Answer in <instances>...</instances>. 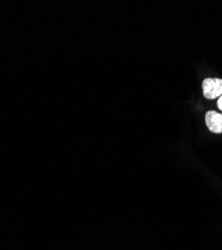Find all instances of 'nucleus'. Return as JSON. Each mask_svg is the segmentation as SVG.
<instances>
[{"mask_svg": "<svg viewBox=\"0 0 222 250\" xmlns=\"http://www.w3.org/2000/svg\"><path fill=\"white\" fill-rule=\"evenodd\" d=\"M203 95L207 99H215L222 95V79L206 78L202 82Z\"/></svg>", "mask_w": 222, "mask_h": 250, "instance_id": "f257e3e1", "label": "nucleus"}, {"mask_svg": "<svg viewBox=\"0 0 222 250\" xmlns=\"http://www.w3.org/2000/svg\"><path fill=\"white\" fill-rule=\"evenodd\" d=\"M205 123L207 128L216 134L222 133V114L214 110H209L205 114Z\"/></svg>", "mask_w": 222, "mask_h": 250, "instance_id": "f03ea898", "label": "nucleus"}, {"mask_svg": "<svg viewBox=\"0 0 222 250\" xmlns=\"http://www.w3.org/2000/svg\"><path fill=\"white\" fill-rule=\"evenodd\" d=\"M217 107L222 111V95L219 97V99L217 100Z\"/></svg>", "mask_w": 222, "mask_h": 250, "instance_id": "7ed1b4c3", "label": "nucleus"}]
</instances>
